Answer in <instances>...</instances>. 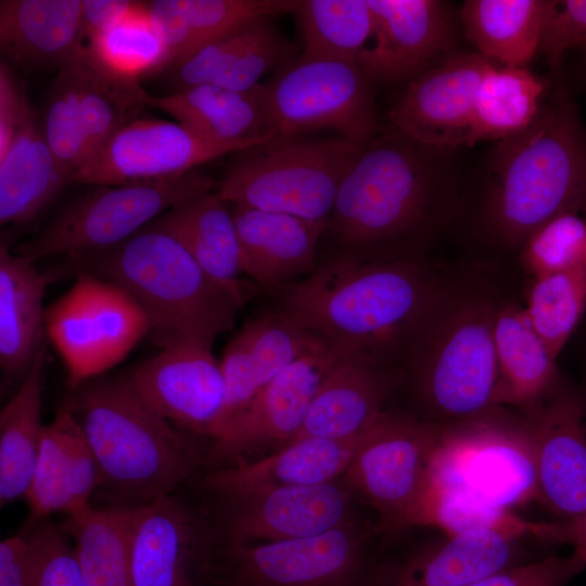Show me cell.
I'll return each mask as SVG.
<instances>
[{
    "label": "cell",
    "instance_id": "22",
    "mask_svg": "<svg viewBox=\"0 0 586 586\" xmlns=\"http://www.w3.org/2000/svg\"><path fill=\"white\" fill-rule=\"evenodd\" d=\"M524 536L472 530L442 537L390 565L374 566L370 586H467L525 561Z\"/></svg>",
    "mask_w": 586,
    "mask_h": 586
},
{
    "label": "cell",
    "instance_id": "48",
    "mask_svg": "<svg viewBox=\"0 0 586 586\" xmlns=\"http://www.w3.org/2000/svg\"><path fill=\"white\" fill-rule=\"evenodd\" d=\"M586 565L572 552L547 556L488 575L467 586H566Z\"/></svg>",
    "mask_w": 586,
    "mask_h": 586
},
{
    "label": "cell",
    "instance_id": "34",
    "mask_svg": "<svg viewBox=\"0 0 586 586\" xmlns=\"http://www.w3.org/2000/svg\"><path fill=\"white\" fill-rule=\"evenodd\" d=\"M146 106L163 111L213 140L267 142L264 82L247 90L200 85L167 95L150 94Z\"/></svg>",
    "mask_w": 586,
    "mask_h": 586
},
{
    "label": "cell",
    "instance_id": "32",
    "mask_svg": "<svg viewBox=\"0 0 586 586\" xmlns=\"http://www.w3.org/2000/svg\"><path fill=\"white\" fill-rule=\"evenodd\" d=\"M47 278L35 263L0 245V366L11 377L25 378L48 342L43 296Z\"/></svg>",
    "mask_w": 586,
    "mask_h": 586
},
{
    "label": "cell",
    "instance_id": "20",
    "mask_svg": "<svg viewBox=\"0 0 586 586\" xmlns=\"http://www.w3.org/2000/svg\"><path fill=\"white\" fill-rule=\"evenodd\" d=\"M127 378L139 396L174 425L213 438L225 405V380L212 347L161 349Z\"/></svg>",
    "mask_w": 586,
    "mask_h": 586
},
{
    "label": "cell",
    "instance_id": "37",
    "mask_svg": "<svg viewBox=\"0 0 586 586\" xmlns=\"http://www.w3.org/2000/svg\"><path fill=\"white\" fill-rule=\"evenodd\" d=\"M47 344L0 412V505L25 498L46 424L41 420Z\"/></svg>",
    "mask_w": 586,
    "mask_h": 586
},
{
    "label": "cell",
    "instance_id": "21",
    "mask_svg": "<svg viewBox=\"0 0 586 586\" xmlns=\"http://www.w3.org/2000/svg\"><path fill=\"white\" fill-rule=\"evenodd\" d=\"M373 43L358 64L373 82H409L448 55L454 23L436 0H367Z\"/></svg>",
    "mask_w": 586,
    "mask_h": 586
},
{
    "label": "cell",
    "instance_id": "33",
    "mask_svg": "<svg viewBox=\"0 0 586 586\" xmlns=\"http://www.w3.org/2000/svg\"><path fill=\"white\" fill-rule=\"evenodd\" d=\"M73 174L48 144L33 112L0 156V224L34 220L71 183Z\"/></svg>",
    "mask_w": 586,
    "mask_h": 586
},
{
    "label": "cell",
    "instance_id": "12",
    "mask_svg": "<svg viewBox=\"0 0 586 586\" xmlns=\"http://www.w3.org/2000/svg\"><path fill=\"white\" fill-rule=\"evenodd\" d=\"M368 535L351 520L320 535L218 546L213 586H370Z\"/></svg>",
    "mask_w": 586,
    "mask_h": 586
},
{
    "label": "cell",
    "instance_id": "2",
    "mask_svg": "<svg viewBox=\"0 0 586 586\" xmlns=\"http://www.w3.org/2000/svg\"><path fill=\"white\" fill-rule=\"evenodd\" d=\"M498 275L482 262L449 268L400 364L417 417L453 429L495 413L494 326L508 296Z\"/></svg>",
    "mask_w": 586,
    "mask_h": 586
},
{
    "label": "cell",
    "instance_id": "40",
    "mask_svg": "<svg viewBox=\"0 0 586 586\" xmlns=\"http://www.w3.org/2000/svg\"><path fill=\"white\" fill-rule=\"evenodd\" d=\"M76 64L78 97L91 157L118 130L137 119L150 93L139 81L104 68L86 46L77 52Z\"/></svg>",
    "mask_w": 586,
    "mask_h": 586
},
{
    "label": "cell",
    "instance_id": "52",
    "mask_svg": "<svg viewBox=\"0 0 586 586\" xmlns=\"http://www.w3.org/2000/svg\"><path fill=\"white\" fill-rule=\"evenodd\" d=\"M0 586H30L28 539L12 536L0 543Z\"/></svg>",
    "mask_w": 586,
    "mask_h": 586
},
{
    "label": "cell",
    "instance_id": "43",
    "mask_svg": "<svg viewBox=\"0 0 586 586\" xmlns=\"http://www.w3.org/2000/svg\"><path fill=\"white\" fill-rule=\"evenodd\" d=\"M524 295L532 327L558 359L586 310V267L530 279Z\"/></svg>",
    "mask_w": 586,
    "mask_h": 586
},
{
    "label": "cell",
    "instance_id": "19",
    "mask_svg": "<svg viewBox=\"0 0 586 586\" xmlns=\"http://www.w3.org/2000/svg\"><path fill=\"white\" fill-rule=\"evenodd\" d=\"M494 63L479 52L449 55L407 82L390 112L395 131L430 149L471 145L476 90Z\"/></svg>",
    "mask_w": 586,
    "mask_h": 586
},
{
    "label": "cell",
    "instance_id": "7",
    "mask_svg": "<svg viewBox=\"0 0 586 586\" xmlns=\"http://www.w3.org/2000/svg\"><path fill=\"white\" fill-rule=\"evenodd\" d=\"M362 148L342 137L275 138L240 151L217 192L231 205L328 224L340 184Z\"/></svg>",
    "mask_w": 586,
    "mask_h": 586
},
{
    "label": "cell",
    "instance_id": "47",
    "mask_svg": "<svg viewBox=\"0 0 586 586\" xmlns=\"http://www.w3.org/2000/svg\"><path fill=\"white\" fill-rule=\"evenodd\" d=\"M27 539L30 586H88L62 526L46 523Z\"/></svg>",
    "mask_w": 586,
    "mask_h": 586
},
{
    "label": "cell",
    "instance_id": "27",
    "mask_svg": "<svg viewBox=\"0 0 586 586\" xmlns=\"http://www.w3.org/2000/svg\"><path fill=\"white\" fill-rule=\"evenodd\" d=\"M243 272L264 290L308 276L319 264L328 224L295 215L231 205Z\"/></svg>",
    "mask_w": 586,
    "mask_h": 586
},
{
    "label": "cell",
    "instance_id": "3",
    "mask_svg": "<svg viewBox=\"0 0 586 586\" xmlns=\"http://www.w3.org/2000/svg\"><path fill=\"white\" fill-rule=\"evenodd\" d=\"M63 405L91 447L109 507L137 508L177 493L207 458L193 434L152 409L126 374L88 380Z\"/></svg>",
    "mask_w": 586,
    "mask_h": 586
},
{
    "label": "cell",
    "instance_id": "42",
    "mask_svg": "<svg viewBox=\"0 0 586 586\" xmlns=\"http://www.w3.org/2000/svg\"><path fill=\"white\" fill-rule=\"evenodd\" d=\"M86 47L104 68L136 81L142 76L166 71L169 63L165 40L150 16L145 1H137L129 12Z\"/></svg>",
    "mask_w": 586,
    "mask_h": 586
},
{
    "label": "cell",
    "instance_id": "38",
    "mask_svg": "<svg viewBox=\"0 0 586 586\" xmlns=\"http://www.w3.org/2000/svg\"><path fill=\"white\" fill-rule=\"evenodd\" d=\"M61 526L88 586H133L129 509L92 505L67 515Z\"/></svg>",
    "mask_w": 586,
    "mask_h": 586
},
{
    "label": "cell",
    "instance_id": "31",
    "mask_svg": "<svg viewBox=\"0 0 586 586\" xmlns=\"http://www.w3.org/2000/svg\"><path fill=\"white\" fill-rule=\"evenodd\" d=\"M497 379L494 405L520 412L538 403L561 379L552 357L532 327L523 305L507 296L494 326Z\"/></svg>",
    "mask_w": 586,
    "mask_h": 586
},
{
    "label": "cell",
    "instance_id": "45",
    "mask_svg": "<svg viewBox=\"0 0 586 586\" xmlns=\"http://www.w3.org/2000/svg\"><path fill=\"white\" fill-rule=\"evenodd\" d=\"M447 534L500 530L539 538L542 522L525 521L509 509L487 504L467 492L432 486L422 518Z\"/></svg>",
    "mask_w": 586,
    "mask_h": 586
},
{
    "label": "cell",
    "instance_id": "44",
    "mask_svg": "<svg viewBox=\"0 0 586 586\" xmlns=\"http://www.w3.org/2000/svg\"><path fill=\"white\" fill-rule=\"evenodd\" d=\"M41 126L51 150L73 175L88 162L90 151L78 97L76 55L58 69L49 87Z\"/></svg>",
    "mask_w": 586,
    "mask_h": 586
},
{
    "label": "cell",
    "instance_id": "18",
    "mask_svg": "<svg viewBox=\"0 0 586 586\" xmlns=\"http://www.w3.org/2000/svg\"><path fill=\"white\" fill-rule=\"evenodd\" d=\"M433 485L467 492L508 509L536 494L532 456L520 428L494 418L454 429L437 458Z\"/></svg>",
    "mask_w": 586,
    "mask_h": 586
},
{
    "label": "cell",
    "instance_id": "17",
    "mask_svg": "<svg viewBox=\"0 0 586 586\" xmlns=\"http://www.w3.org/2000/svg\"><path fill=\"white\" fill-rule=\"evenodd\" d=\"M354 497L355 493L339 479L218 498L219 543L252 545L323 534L353 520Z\"/></svg>",
    "mask_w": 586,
    "mask_h": 586
},
{
    "label": "cell",
    "instance_id": "8",
    "mask_svg": "<svg viewBox=\"0 0 586 586\" xmlns=\"http://www.w3.org/2000/svg\"><path fill=\"white\" fill-rule=\"evenodd\" d=\"M217 187V181L196 169L165 179L90 186L16 253L36 263L53 255L75 258L103 251L127 240L182 201Z\"/></svg>",
    "mask_w": 586,
    "mask_h": 586
},
{
    "label": "cell",
    "instance_id": "13",
    "mask_svg": "<svg viewBox=\"0 0 586 586\" xmlns=\"http://www.w3.org/2000/svg\"><path fill=\"white\" fill-rule=\"evenodd\" d=\"M353 352L360 351L328 342L292 361L226 424L213 440L208 456L232 466L291 442L303 426L324 375Z\"/></svg>",
    "mask_w": 586,
    "mask_h": 586
},
{
    "label": "cell",
    "instance_id": "51",
    "mask_svg": "<svg viewBox=\"0 0 586 586\" xmlns=\"http://www.w3.org/2000/svg\"><path fill=\"white\" fill-rule=\"evenodd\" d=\"M137 1L81 0V37L88 44L97 35L129 12Z\"/></svg>",
    "mask_w": 586,
    "mask_h": 586
},
{
    "label": "cell",
    "instance_id": "28",
    "mask_svg": "<svg viewBox=\"0 0 586 586\" xmlns=\"http://www.w3.org/2000/svg\"><path fill=\"white\" fill-rule=\"evenodd\" d=\"M99 468L91 447L72 412L62 405L46 424L26 495L29 511L41 519L72 515L92 506L99 488Z\"/></svg>",
    "mask_w": 586,
    "mask_h": 586
},
{
    "label": "cell",
    "instance_id": "50",
    "mask_svg": "<svg viewBox=\"0 0 586 586\" xmlns=\"http://www.w3.org/2000/svg\"><path fill=\"white\" fill-rule=\"evenodd\" d=\"M33 113L26 90L13 75L8 62L0 64V156L16 138Z\"/></svg>",
    "mask_w": 586,
    "mask_h": 586
},
{
    "label": "cell",
    "instance_id": "30",
    "mask_svg": "<svg viewBox=\"0 0 586 586\" xmlns=\"http://www.w3.org/2000/svg\"><path fill=\"white\" fill-rule=\"evenodd\" d=\"M81 0H1L0 51L10 63L60 69L84 46Z\"/></svg>",
    "mask_w": 586,
    "mask_h": 586
},
{
    "label": "cell",
    "instance_id": "11",
    "mask_svg": "<svg viewBox=\"0 0 586 586\" xmlns=\"http://www.w3.org/2000/svg\"><path fill=\"white\" fill-rule=\"evenodd\" d=\"M44 327L66 367L69 390L103 375L149 333L146 317L127 292L84 270L46 308Z\"/></svg>",
    "mask_w": 586,
    "mask_h": 586
},
{
    "label": "cell",
    "instance_id": "14",
    "mask_svg": "<svg viewBox=\"0 0 586 586\" xmlns=\"http://www.w3.org/2000/svg\"><path fill=\"white\" fill-rule=\"evenodd\" d=\"M521 415L538 499L563 520L586 512V395L561 377Z\"/></svg>",
    "mask_w": 586,
    "mask_h": 586
},
{
    "label": "cell",
    "instance_id": "10",
    "mask_svg": "<svg viewBox=\"0 0 586 586\" xmlns=\"http://www.w3.org/2000/svg\"><path fill=\"white\" fill-rule=\"evenodd\" d=\"M373 84L358 62L298 56L264 82L267 133L332 129L365 146L379 129Z\"/></svg>",
    "mask_w": 586,
    "mask_h": 586
},
{
    "label": "cell",
    "instance_id": "5",
    "mask_svg": "<svg viewBox=\"0 0 586 586\" xmlns=\"http://www.w3.org/2000/svg\"><path fill=\"white\" fill-rule=\"evenodd\" d=\"M480 231L495 250L521 249L552 218L586 208V140L564 99L543 103L524 130L500 140Z\"/></svg>",
    "mask_w": 586,
    "mask_h": 586
},
{
    "label": "cell",
    "instance_id": "24",
    "mask_svg": "<svg viewBox=\"0 0 586 586\" xmlns=\"http://www.w3.org/2000/svg\"><path fill=\"white\" fill-rule=\"evenodd\" d=\"M403 384L400 365L365 352L344 356L324 375L293 440L341 438L364 432L386 410L387 402Z\"/></svg>",
    "mask_w": 586,
    "mask_h": 586
},
{
    "label": "cell",
    "instance_id": "4",
    "mask_svg": "<svg viewBox=\"0 0 586 586\" xmlns=\"http://www.w3.org/2000/svg\"><path fill=\"white\" fill-rule=\"evenodd\" d=\"M398 132L362 148L342 180L329 233L351 252L374 257L425 255L446 196L426 151Z\"/></svg>",
    "mask_w": 586,
    "mask_h": 586
},
{
    "label": "cell",
    "instance_id": "35",
    "mask_svg": "<svg viewBox=\"0 0 586 586\" xmlns=\"http://www.w3.org/2000/svg\"><path fill=\"white\" fill-rule=\"evenodd\" d=\"M296 4L297 0L145 1L146 10L168 50L167 69L241 23L263 15L293 13Z\"/></svg>",
    "mask_w": 586,
    "mask_h": 586
},
{
    "label": "cell",
    "instance_id": "36",
    "mask_svg": "<svg viewBox=\"0 0 586 586\" xmlns=\"http://www.w3.org/2000/svg\"><path fill=\"white\" fill-rule=\"evenodd\" d=\"M553 4L549 0H468L460 17L480 54L500 65L526 67L539 49Z\"/></svg>",
    "mask_w": 586,
    "mask_h": 586
},
{
    "label": "cell",
    "instance_id": "41",
    "mask_svg": "<svg viewBox=\"0 0 586 586\" xmlns=\"http://www.w3.org/2000/svg\"><path fill=\"white\" fill-rule=\"evenodd\" d=\"M302 58L358 62L373 35L367 0H297Z\"/></svg>",
    "mask_w": 586,
    "mask_h": 586
},
{
    "label": "cell",
    "instance_id": "9",
    "mask_svg": "<svg viewBox=\"0 0 586 586\" xmlns=\"http://www.w3.org/2000/svg\"><path fill=\"white\" fill-rule=\"evenodd\" d=\"M453 429L390 409L374 422L342 479L378 511L383 530L421 521L436 460Z\"/></svg>",
    "mask_w": 586,
    "mask_h": 586
},
{
    "label": "cell",
    "instance_id": "46",
    "mask_svg": "<svg viewBox=\"0 0 586 586\" xmlns=\"http://www.w3.org/2000/svg\"><path fill=\"white\" fill-rule=\"evenodd\" d=\"M530 279L586 267V221L578 214L557 216L534 231L520 249Z\"/></svg>",
    "mask_w": 586,
    "mask_h": 586
},
{
    "label": "cell",
    "instance_id": "23",
    "mask_svg": "<svg viewBox=\"0 0 586 586\" xmlns=\"http://www.w3.org/2000/svg\"><path fill=\"white\" fill-rule=\"evenodd\" d=\"M328 342L279 309L245 322L219 361L225 405L212 441L288 365Z\"/></svg>",
    "mask_w": 586,
    "mask_h": 586
},
{
    "label": "cell",
    "instance_id": "49",
    "mask_svg": "<svg viewBox=\"0 0 586 586\" xmlns=\"http://www.w3.org/2000/svg\"><path fill=\"white\" fill-rule=\"evenodd\" d=\"M586 44V0L555 1L544 23L538 52L557 66L571 48Z\"/></svg>",
    "mask_w": 586,
    "mask_h": 586
},
{
    "label": "cell",
    "instance_id": "15",
    "mask_svg": "<svg viewBox=\"0 0 586 586\" xmlns=\"http://www.w3.org/2000/svg\"><path fill=\"white\" fill-rule=\"evenodd\" d=\"M129 522L133 586H213L219 543L178 493L129 509Z\"/></svg>",
    "mask_w": 586,
    "mask_h": 586
},
{
    "label": "cell",
    "instance_id": "29",
    "mask_svg": "<svg viewBox=\"0 0 586 586\" xmlns=\"http://www.w3.org/2000/svg\"><path fill=\"white\" fill-rule=\"evenodd\" d=\"M150 224L176 238L242 306L258 292L259 285L241 278L244 272L232 207L217 189L182 201Z\"/></svg>",
    "mask_w": 586,
    "mask_h": 586
},
{
    "label": "cell",
    "instance_id": "16",
    "mask_svg": "<svg viewBox=\"0 0 586 586\" xmlns=\"http://www.w3.org/2000/svg\"><path fill=\"white\" fill-rule=\"evenodd\" d=\"M264 143L218 141L178 122L137 118L97 151L73 175L71 183L125 184L165 179L195 170L200 165L226 154Z\"/></svg>",
    "mask_w": 586,
    "mask_h": 586
},
{
    "label": "cell",
    "instance_id": "26",
    "mask_svg": "<svg viewBox=\"0 0 586 586\" xmlns=\"http://www.w3.org/2000/svg\"><path fill=\"white\" fill-rule=\"evenodd\" d=\"M373 424L348 437L295 438L260 458L214 469L205 473L202 485L209 494L222 498L258 489L336 481L343 477L370 437Z\"/></svg>",
    "mask_w": 586,
    "mask_h": 586
},
{
    "label": "cell",
    "instance_id": "6",
    "mask_svg": "<svg viewBox=\"0 0 586 586\" xmlns=\"http://www.w3.org/2000/svg\"><path fill=\"white\" fill-rule=\"evenodd\" d=\"M74 259L80 270L132 297L146 317L148 335L161 349L213 347L243 307L176 238L151 224L115 246Z\"/></svg>",
    "mask_w": 586,
    "mask_h": 586
},
{
    "label": "cell",
    "instance_id": "39",
    "mask_svg": "<svg viewBox=\"0 0 586 586\" xmlns=\"http://www.w3.org/2000/svg\"><path fill=\"white\" fill-rule=\"evenodd\" d=\"M545 85L527 67L494 63L476 90L471 145L504 140L527 128L543 104Z\"/></svg>",
    "mask_w": 586,
    "mask_h": 586
},
{
    "label": "cell",
    "instance_id": "53",
    "mask_svg": "<svg viewBox=\"0 0 586 586\" xmlns=\"http://www.w3.org/2000/svg\"><path fill=\"white\" fill-rule=\"evenodd\" d=\"M539 539L571 546L586 565V512L560 522H543Z\"/></svg>",
    "mask_w": 586,
    "mask_h": 586
},
{
    "label": "cell",
    "instance_id": "1",
    "mask_svg": "<svg viewBox=\"0 0 586 586\" xmlns=\"http://www.w3.org/2000/svg\"><path fill=\"white\" fill-rule=\"evenodd\" d=\"M450 267L426 255L336 253L297 282L267 289L278 309L326 341L402 364Z\"/></svg>",
    "mask_w": 586,
    "mask_h": 586
},
{
    "label": "cell",
    "instance_id": "25",
    "mask_svg": "<svg viewBox=\"0 0 586 586\" xmlns=\"http://www.w3.org/2000/svg\"><path fill=\"white\" fill-rule=\"evenodd\" d=\"M275 16L247 20L199 47L167 71L176 90L215 85L247 90L269 71L294 60L295 47L279 30Z\"/></svg>",
    "mask_w": 586,
    "mask_h": 586
}]
</instances>
